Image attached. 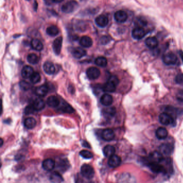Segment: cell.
I'll list each match as a JSON object with an SVG mask.
<instances>
[{"instance_id":"1","label":"cell","mask_w":183,"mask_h":183,"mask_svg":"<svg viewBox=\"0 0 183 183\" xmlns=\"http://www.w3.org/2000/svg\"><path fill=\"white\" fill-rule=\"evenodd\" d=\"M81 172L82 175L87 179H90L94 177L95 170L92 166L85 164H83L81 168Z\"/></svg>"},{"instance_id":"2","label":"cell","mask_w":183,"mask_h":183,"mask_svg":"<svg viewBox=\"0 0 183 183\" xmlns=\"http://www.w3.org/2000/svg\"><path fill=\"white\" fill-rule=\"evenodd\" d=\"M162 61L166 65H175L178 61L177 56L173 53H168L164 54L162 56Z\"/></svg>"},{"instance_id":"3","label":"cell","mask_w":183,"mask_h":183,"mask_svg":"<svg viewBox=\"0 0 183 183\" xmlns=\"http://www.w3.org/2000/svg\"><path fill=\"white\" fill-rule=\"evenodd\" d=\"M77 7H78L77 2L74 0H71L64 4L61 7V10L64 13L70 14L71 12L74 11Z\"/></svg>"},{"instance_id":"4","label":"cell","mask_w":183,"mask_h":183,"mask_svg":"<svg viewBox=\"0 0 183 183\" xmlns=\"http://www.w3.org/2000/svg\"><path fill=\"white\" fill-rule=\"evenodd\" d=\"M173 149L174 147L173 144L168 143L161 144L159 148V150L161 153L166 156H170L173 153Z\"/></svg>"},{"instance_id":"5","label":"cell","mask_w":183,"mask_h":183,"mask_svg":"<svg viewBox=\"0 0 183 183\" xmlns=\"http://www.w3.org/2000/svg\"><path fill=\"white\" fill-rule=\"evenodd\" d=\"M149 169L154 173H166V169L163 166L161 165L159 163L150 162L148 164Z\"/></svg>"},{"instance_id":"6","label":"cell","mask_w":183,"mask_h":183,"mask_svg":"<svg viewBox=\"0 0 183 183\" xmlns=\"http://www.w3.org/2000/svg\"><path fill=\"white\" fill-rule=\"evenodd\" d=\"M159 120L162 124L167 126L173 123V118L167 113H162L159 116Z\"/></svg>"},{"instance_id":"7","label":"cell","mask_w":183,"mask_h":183,"mask_svg":"<svg viewBox=\"0 0 183 183\" xmlns=\"http://www.w3.org/2000/svg\"><path fill=\"white\" fill-rule=\"evenodd\" d=\"M100 75V71L99 69L92 67L88 68L87 71V75L88 78L91 80L97 79Z\"/></svg>"},{"instance_id":"8","label":"cell","mask_w":183,"mask_h":183,"mask_svg":"<svg viewBox=\"0 0 183 183\" xmlns=\"http://www.w3.org/2000/svg\"><path fill=\"white\" fill-rule=\"evenodd\" d=\"M146 34V31L143 27H137L133 30L132 36L134 39L140 40L142 39Z\"/></svg>"},{"instance_id":"9","label":"cell","mask_w":183,"mask_h":183,"mask_svg":"<svg viewBox=\"0 0 183 183\" xmlns=\"http://www.w3.org/2000/svg\"><path fill=\"white\" fill-rule=\"evenodd\" d=\"M121 163V159L119 156L116 155H113L112 156H111L108 161L109 166L113 168L119 166Z\"/></svg>"},{"instance_id":"10","label":"cell","mask_w":183,"mask_h":183,"mask_svg":"<svg viewBox=\"0 0 183 183\" xmlns=\"http://www.w3.org/2000/svg\"><path fill=\"white\" fill-rule=\"evenodd\" d=\"M62 42H63L62 37H59L56 38V39H55L53 43V49L54 53L56 55H59L61 53Z\"/></svg>"},{"instance_id":"11","label":"cell","mask_w":183,"mask_h":183,"mask_svg":"<svg viewBox=\"0 0 183 183\" xmlns=\"http://www.w3.org/2000/svg\"><path fill=\"white\" fill-rule=\"evenodd\" d=\"M114 17L117 22L122 23L127 21L128 16L127 13L124 11L119 10L115 13Z\"/></svg>"},{"instance_id":"12","label":"cell","mask_w":183,"mask_h":183,"mask_svg":"<svg viewBox=\"0 0 183 183\" xmlns=\"http://www.w3.org/2000/svg\"><path fill=\"white\" fill-rule=\"evenodd\" d=\"M96 24L99 27H105L109 23V19L105 15H101L96 17L95 19Z\"/></svg>"},{"instance_id":"13","label":"cell","mask_w":183,"mask_h":183,"mask_svg":"<svg viewBox=\"0 0 183 183\" xmlns=\"http://www.w3.org/2000/svg\"><path fill=\"white\" fill-rule=\"evenodd\" d=\"M102 136L103 139L105 141H112L115 138V133L112 129L107 128V129H104L103 131Z\"/></svg>"},{"instance_id":"14","label":"cell","mask_w":183,"mask_h":183,"mask_svg":"<svg viewBox=\"0 0 183 183\" xmlns=\"http://www.w3.org/2000/svg\"><path fill=\"white\" fill-rule=\"evenodd\" d=\"M42 166L45 170L51 171L55 166V163L52 159H46L43 162Z\"/></svg>"},{"instance_id":"15","label":"cell","mask_w":183,"mask_h":183,"mask_svg":"<svg viewBox=\"0 0 183 183\" xmlns=\"http://www.w3.org/2000/svg\"><path fill=\"white\" fill-rule=\"evenodd\" d=\"M72 55L76 59H81L87 54V52L84 49L81 47H75L71 52Z\"/></svg>"},{"instance_id":"16","label":"cell","mask_w":183,"mask_h":183,"mask_svg":"<svg viewBox=\"0 0 183 183\" xmlns=\"http://www.w3.org/2000/svg\"><path fill=\"white\" fill-rule=\"evenodd\" d=\"M149 159H150L151 162L155 163H160L163 161V157L162 154L159 151H154L151 153L149 155Z\"/></svg>"},{"instance_id":"17","label":"cell","mask_w":183,"mask_h":183,"mask_svg":"<svg viewBox=\"0 0 183 183\" xmlns=\"http://www.w3.org/2000/svg\"><path fill=\"white\" fill-rule=\"evenodd\" d=\"M43 69L44 71L49 75H52L55 71V68L54 64L49 61H47L44 63Z\"/></svg>"},{"instance_id":"18","label":"cell","mask_w":183,"mask_h":183,"mask_svg":"<svg viewBox=\"0 0 183 183\" xmlns=\"http://www.w3.org/2000/svg\"><path fill=\"white\" fill-rule=\"evenodd\" d=\"M100 101L102 105L106 106H109L112 105L113 99L112 96L110 95L108 93H105L101 97Z\"/></svg>"},{"instance_id":"19","label":"cell","mask_w":183,"mask_h":183,"mask_svg":"<svg viewBox=\"0 0 183 183\" xmlns=\"http://www.w3.org/2000/svg\"><path fill=\"white\" fill-rule=\"evenodd\" d=\"M47 104L49 107L56 108L60 105V100L59 98L55 96H49L46 101Z\"/></svg>"},{"instance_id":"20","label":"cell","mask_w":183,"mask_h":183,"mask_svg":"<svg viewBox=\"0 0 183 183\" xmlns=\"http://www.w3.org/2000/svg\"><path fill=\"white\" fill-rule=\"evenodd\" d=\"M145 44L148 47H149L150 49H153L157 47L159 45V42L155 37H148L146 39Z\"/></svg>"},{"instance_id":"21","label":"cell","mask_w":183,"mask_h":183,"mask_svg":"<svg viewBox=\"0 0 183 183\" xmlns=\"http://www.w3.org/2000/svg\"><path fill=\"white\" fill-rule=\"evenodd\" d=\"M168 135V132L166 128L159 127L156 130V136L159 140L166 139Z\"/></svg>"},{"instance_id":"22","label":"cell","mask_w":183,"mask_h":183,"mask_svg":"<svg viewBox=\"0 0 183 183\" xmlns=\"http://www.w3.org/2000/svg\"><path fill=\"white\" fill-rule=\"evenodd\" d=\"M34 73L33 69L31 66H25L23 68L21 72L22 77L24 78H30Z\"/></svg>"},{"instance_id":"23","label":"cell","mask_w":183,"mask_h":183,"mask_svg":"<svg viewBox=\"0 0 183 183\" xmlns=\"http://www.w3.org/2000/svg\"><path fill=\"white\" fill-rule=\"evenodd\" d=\"M80 44L83 47L89 48L93 45V40L90 37L83 36L80 40Z\"/></svg>"},{"instance_id":"24","label":"cell","mask_w":183,"mask_h":183,"mask_svg":"<svg viewBox=\"0 0 183 183\" xmlns=\"http://www.w3.org/2000/svg\"><path fill=\"white\" fill-rule=\"evenodd\" d=\"M33 106L34 108L36 111H41V110L44 109L45 106V103L44 100H43L42 98H37L36 100H34L33 104Z\"/></svg>"},{"instance_id":"25","label":"cell","mask_w":183,"mask_h":183,"mask_svg":"<svg viewBox=\"0 0 183 183\" xmlns=\"http://www.w3.org/2000/svg\"><path fill=\"white\" fill-rule=\"evenodd\" d=\"M115 147L111 145H107L103 148V154L106 157H110L115 155Z\"/></svg>"},{"instance_id":"26","label":"cell","mask_w":183,"mask_h":183,"mask_svg":"<svg viewBox=\"0 0 183 183\" xmlns=\"http://www.w3.org/2000/svg\"><path fill=\"white\" fill-rule=\"evenodd\" d=\"M31 45L32 49L37 51H40L43 49V44L39 39H32Z\"/></svg>"},{"instance_id":"27","label":"cell","mask_w":183,"mask_h":183,"mask_svg":"<svg viewBox=\"0 0 183 183\" xmlns=\"http://www.w3.org/2000/svg\"><path fill=\"white\" fill-rule=\"evenodd\" d=\"M37 122L36 119L32 117L27 118L24 122L25 127L27 129H32L36 126Z\"/></svg>"},{"instance_id":"28","label":"cell","mask_w":183,"mask_h":183,"mask_svg":"<svg viewBox=\"0 0 183 183\" xmlns=\"http://www.w3.org/2000/svg\"><path fill=\"white\" fill-rule=\"evenodd\" d=\"M48 92V88L46 86L43 85L37 87L36 89L35 93L39 97H44L46 95Z\"/></svg>"},{"instance_id":"29","label":"cell","mask_w":183,"mask_h":183,"mask_svg":"<svg viewBox=\"0 0 183 183\" xmlns=\"http://www.w3.org/2000/svg\"><path fill=\"white\" fill-rule=\"evenodd\" d=\"M49 180L53 183H61L64 181V179L60 173L57 172H54L49 177Z\"/></svg>"},{"instance_id":"30","label":"cell","mask_w":183,"mask_h":183,"mask_svg":"<svg viewBox=\"0 0 183 183\" xmlns=\"http://www.w3.org/2000/svg\"><path fill=\"white\" fill-rule=\"evenodd\" d=\"M117 86L115 84L108 81L107 83H105L104 86H103V90L106 93H113L115 91Z\"/></svg>"},{"instance_id":"31","label":"cell","mask_w":183,"mask_h":183,"mask_svg":"<svg viewBox=\"0 0 183 183\" xmlns=\"http://www.w3.org/2000/svg\"><path fill=\"white\" fill-rule=\"evenodd\" d=\"M46 33L49 36L54 37L59 34V30L56 26L51 25L47 28Z\"/></svg>"},{"instance_id":"32","label":"cell","mask_w":183,"mask_h":183,"mask_svg":"<svg viewBox=\"0 0 183 183\" xmlns=\"http://www.w3.org/2000/svg\"><path fill=\"white\" fill-rule=\"evenodd\" d=\"M95 64L98 66L101 67H105L108 65V60L104 56H99L95 60Z\"/></svg>"},{"instance_id":"33","label":"cell","mask_w":183,"mask_h":183,"mask_svg":"<svg viewBox=\"0 0 183 183\" xmlns=\"http://www.w3.org/2000/svg\"><path fill=\"white\" fill-rule=\"evenodd\" d=\"M103 113L105 117H112L116 112V110L115 108L110 107V108H106L103 111Z\"/></svg>"},{"instance_id":"34","label":"cell","mask_w":183,"mask_h":183,"mask_svg":"<svg viewBox=\"0 0 183 183\" xmlns=\"http://www.w3.org/2000/svg\"><path fill=\"white\" fill-rule=\"evenodd\" d=\"M60 109H61V111H62L63 112L67 113H72L74 112L73 108H72L71 105L66 103H63Z\"/></svg>"},{"instance_id":"35","label":"cell","mask_w":183,"mask_h":183,"mask_svg":"<svg viewBox=\"0 0 183 183\" xmlns=\"http://www.w3.org/2000/svg\"><path fill=\"white\" fill-rule=\"evenodd\" d=\"M27 60L30 64L35 65L39 62V59L38 56H37L36 54H34V53H31L28 55Z\"/></svg>"},{"instance_id":"36","label":"cell","mask_w":183,"mask_h":183,"mask_svg":"<svg viewBox=\"0 0 183 183\" xmlns=\"http://www.w3.org/2000/svg\"><path fill=\"white\" fill-rule=\"evenodd\" d=\"M30 81L33 84H36L38 83L41 80V76L40 74L37 72H34L31 76L30 77Z\"/></svg>"},{"instance_id":"37","label":"cell","mask_w":183,"mask_h":183,"mask_svg":"<svg viewBox=\"0 0 183 183\" xmlns=\"http://www.w3.org/2000/svg\"><path fill=\"white\" fill-rule=\"evenodd\" d=\"M80 155L84 159H92L93 156L92 153L87 150H82V151H80Z\"/></svg>"},{"instance_id":"38","label":"cell","mask_w":183,"mask_h":183,"mask_svg":"<svg viewBox=\"0 0 183 183\" xmlns=\"http://www.w3.org/2000/svg\"><path fill=\"white\" fill-rule=\"evenodd\" d=\"M20 86L22 90L24 91H27L29 90L31 87V85L27 81H22L20 83Z\"/></svg>"},{"instance_id":"39","label":"cell","mask_w":183,"mask_h":183,"mask_svg":"<svg viewBox=\"0 0 183 183\" xmlns=\"http://www.w3.org/2000/svg\"><path fill=\"white\" fill-rule=\"evenodd\" d=\"M135 24H136L137 26V27H142L147 24V22L144 19H143L142 18H137V20L135 23Z\"/></svg>"},{"instance_id":"40","label":"cell","mask_w":183,"mask_h":183,"mask_svg":"<svg viewBox=\"0 0 183 183\" xmlns=\"http://www.w3.org/2000/svg\"><path fill=\"white\" fill-rule=\"evenodd\" d=\"M111 38L110 36H105L102 37L100 39V42L101 44L103 45H106L108 44L109 43H110L111 41Z\"/></svg>"},{"instance_id":"41","label":"cell","mask_w":183,"mask_h":183,"mask_svg":"<svg viewBox=\"0 0 183 183\" xmlns=\"http://www.w3.org/2000/svg\"><path fill=\"white\" fill-rule=\"evenodd\" d=\"M175 81L176 83L179 84H183V73L179 74L176 76L175 78Z\"/></svg>"},{"instance_id":"42","label":"cell","mask_w":183,"mask_h":183,"mask_svg":"<svg viewBox=\"0 0 183 183\" xmlns=\"http://www.w3.org/2000/svg\"><path fill=\"white\" fill-rule=\"evenodd\" d=\"M34 111H35V109L33 108V105H29L28 106L25 108V113L27 115H30L34 112Z\"/></svg>"},{"instance_id":"43","label":"cell","mask_w":183,"mask_h":183,"mask_svg":"<svg viewBox=\"0 0 183 183\" xmlns=\"http://www.w3.org/2000/svg\"><path fill=\"white\" fill-rule=\"evenodd\" d=\"M108 81H110V82H112L113 84H115V85H116L117 86L118 85V84L119 83V79L115 76H111L110 78H109V79Z\"/></svg>"},{"instance_id":"44","label":"cell","mask_w":183,"mask_h":183,"mask_svg":"<svg viewBox=\"0 0 183 183\" xmlns=\"http://www.w3.org/2000/svg\"><path fill=\"white\" fill-rule=\"evenodd\" d=\"M176 98L177 100L183 102V90H180L178 91L177 94H176Z\"/></svg>"},{"instance_id":"45","label":"cell","mask_w":183,"mask_h":183,"mask_svg":"<svg viewBox=\"0 0 183 183\" xmlns=\"http://www.w3.org/2000/svg\"><path fill=\"white\" fill-rule=\"evenodd\" d=\"M82 145H83V146L84 147H86V148H90V145L89 144H88V142L87 141H83V143H82Z\"/></svg>"},{"instance_id":"46","label":"cell","mask_w":183,"mask_h":183,"mask_svg":"<svg viewBox=\"0 0 183 183\" xmlns=\"http://www.w3.org/2000/svg\"><path fill=\"white\" fill-rule=\"evenodd\" d=\"M179 54H180V56L183 62V52L182 51H179Z\"/></svg>"},{"instance_id":"47","label":"cell","mask_w":183,"mask_h":183,"mask_svg":"<svg viewBox=\"0 0 183 183\" xmlns=\"http://www.w3.org/2000/svg\"><path fill=\"white\" fill-rule=\"evenodd\" d=\"M53 2L55 3H60L62 2L64 0H52Z\"/></svg>"},{"instance_id":"48","label":"cell","mask_w":183,"mask_h":183,"mask_svg":"<svg viewBox=\"0 0 183 183\" xmlns=\"http://www.w3.org/2000/svg\"><path fill=\"white\" fill-rule=\"evenodd\" d=\"M1 146H2V145H3V140L2 139H1Z\"/></svg>"}]
</instances>
